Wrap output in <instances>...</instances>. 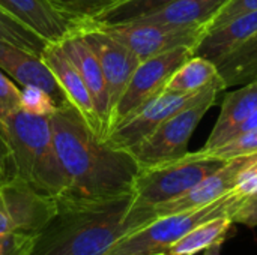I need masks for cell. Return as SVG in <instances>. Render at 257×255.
I'll return each mask as SVG.
<instances>
[{"label":"cell","mask_w":257,"mask_h":255,"mask_svg":"<svg viewBox=\"0 0 257 255\" xmlns=\"http://www.w3.org/2000/svg\"><path fill=\"white\" fill-rule=\"evenodd\" d=\"M51 129L66 179V192L59 201H101L134 192L137 161L130 152L107 144L72 104L59 105Z\"/></svg>","instance_id":"cell-1"},{"label":"cell","mask_w":257,"mask_h":255,"mask_svg":"<svg viewBox=\"0 0 257 255\" xmlns=\"http://www.w3.org/2000/svg\"><path fill=\"white\" fill-rule=\"evenodd\" d=\"M148 224L134 207V192L101 201L57 200V212L36 234L30 255H108Z\"/></svg>","instance_id":"cell-2"},{"label":"cell","mask_w":257,"mask_h":255,"mask_svg":"<svg viewBox=\"0 0 257 255\" xmlns=\"http://www.w3.org/2000/svg\"><path fill=\"white\" fill-rule=\"evenodd\" d=\"M0 131L12 155L15 179L42 195L63 197L66 179L54 147L51 116L17 110L0 117Z\"/></svg>","instance_id":"cell-3"},{"label":"cell","mask_w":257,"mask_h":255,"mask_svg":"<svg viewBox=\"0 0 257 255\" xmlns=\"http://www.w3.org/2000/svg\"><path fill=\"white\" fill-rule=\"evenodd\" d=\"M244 195L235 189L227 195L193 210L172 213L154 219L143 228L122 239L108 255H164L197 225L218 216H230Z\"/></svg>","instance_id":"cell-4"},{"label":"cell","mask_w":257,"mask_h":255,"mask_svg":"<svg viewBox=\"0 0 257 255\" xmlns=\"http://www.w3.org/2000/svg\"><path fill=\"white\" fill-rule=\"evenodd\" d=\"M224 162L202 156L199 152H188L179 159L140 168L134 182V207L152 221L151 210L155 206L181 197Z\"/></svg>","instance_id":"cell-5"},{"label":"cell","mask_w":257,"mask_h":255,"mask_svg":"<svg viewBox=\"0 0 257 255\" xmlns=\"http://www.w3.org/2000/svg\"><path fill=\"white\" fill-rule=\"evenodd\" d=\"M221 90H224L221 86L211 87L200 101L169 117L152 134L130 149L128 152L137 161L139 167L149 168L185 156L197 125L217 102V96Z\"/></svg>","instance_id":"cell-6"},{"label":"cell","mask_w":257,"mask_h":255,"mask_svg":"<svg viewBox=\"0 0 257 255\" xmlns=\"http://www.w3.org/2000/svg\"><path fill=\"white\" fill-rule=\"evenodd\" d=\"M130 48L140 62L158 54L190 47L196 48L206 35L205 26H172L128 21L119 24H93Z\"/></svg>","instance_id":"cell-7"},{"label":"cell","mask_w":257,"mask_h":255,"mask_svg":"<svg viewBox=\"0 0 257 255\" xmlns=\"http://www.w3.org/2000/svg\"><path fill=\"white\" fill-rule=\"evenodd\" d=\"M214 86H221L223 89H226L224 84ZM211 87L199 93H179L164 89L161 93L154 96L137 111L125 117L117 125H114L105 135L104 141L114 149L128 152L142 140H145L149 134H152L169 117L200 101Z\"/></svg>","instance_id":"cell-8"},{"label":"cell","mask_w":257,"mask_h":255,"mask_svg":"<svg viewBox=\"0 0 257 255\" xmlns=\"http://www.w3.org/2000/svg\"><path fill=\"white\" fill-rule=\"evenodd\" d=\"M193 56H196L194 48L181 47V48L158 54L155 57H151L145 62H140V65L134 71L130 83L126 86L125 92L122 93L120 99L117 101L116 107L113 108L108 131L114 125L122 122L125 117H128L130 114L137 111L140 107H143L154 96L161 93L164 90L169 78L173 75V72L182 63L190 60Z\"/></svg>","instance_id":"cell-9"},{"label":"cell","mask_w":257,"mask_h":255,"mask_svg":"<svg viewBox=\"0 0 257 255\" xmlns=\"http://www.w3.org/2000/svg\"><path fill=\"white\" fill-rule=\"evenodd\" d=\"M56 212V198L18 179L0 185V234H38Z\"/></svg>","instance_id":"cell-10"},{"label":"cell","mask_w":257,"mask_h":255,"mask_svg":"<svg viewBox=\"0 0 257 255\" xmlns=\"http://www.w3.org/2000/svg\"><path fill=\"white\" fill-rule=\"evenodd\" d=\"M256 162L257 153L226 161L217 171L206 176L203 180H200L196 186H193L190 191H187L181 197L155 206L151 210L152 221L160 216L203 207V206L227 195L239 185L242 176Z\"/></svg>","instance_id":"cell-11"},{"label":"cell","mask_w":257,"mask_h":255,"mask_svg":"<svg viewBox=\"0 0 257 255\" xmlns=\"http://www.w3.org/2000/svg\"><path fill=\"white\" fill-rule=\"evenodd\" d=\"M80 33L96 54L99 65L102 68L110 96L111 117L113 108L116 107L117 101L125 92L134 71L140 65V60L130 48H126L123 44H120L113 36H110L102 29L93 24H84Z\"/></svg>","instance_id":"cell-12"},{"label":"cell","mask_w":257,"mask_h":255,"mask_svg":"<svg viewBox=\"0 0 257 255\" xmlns=\"http://www.w3.org/2000/svg\"><path fill=\"white\" fill-rule=\"evenodd\" d=\"M0 9L50 44H60L83 29L51 0H0Z\"/></svg>","instance_id":"cell-13"},{"label":"cell","mask_w":257,"mask_h":255,"mask_svg":"<svg viewBox=\"0 0 257 255\" xmlns=\"http://www.w3.org/2000/svg\"><path fill=\"white\" fill-rule=\"evenodd\" d=\"M42 60L47 63L50 71L53 72L57 84L60 86L66 101L72 104L80 114L84 117V120L89 123V126L102 138L104 129L101 125V120L98 117L93 99L90 96L89 89L86 87L80 72L72 65V62L66 57L63 53L60 44H47L42 54Z\"/></svg>","instance_id":"cell-14"},{"label":"cell","mask_w":257,"mask_h":255,"mask_svg":"<svg viewBox=\"0 0 257 255\" xmlns=\"http://www.w3.org/2000/svg\"><path fill=\"white\" fill-rule=\"evenodd\" d=\"M60 47L66 57L77 68L86 87L89 89L105 137L110 125V96L99 60L80 32L62 41Z\"/></svg>","instance_id":"cell-15"},{"label":"cell","mask_w":257,"mask_h":255,"mask_svg":"<svg viewBox=\"0 0 257 255\" xmlns=\"http://www.w3.org/2000/svg\"><path fill=\"white\" fill-rule=\"evenodd\" d=\"M0 69L20 86L44 89L60 105L66 101L53 72L41 56L0 41Z\"/></svg>","instance_id":"cell-16"},{"label":"cell","mask_w":257,"mask_h":255,"mask_svg":"<svg viewBox=\"0 0 257 255\" xmlns=\"http://www.w3.org/2000/svg\"><path fill=\"white\" fill-rule=\"evenodd\" d=\"M257 32V11L241 15L223 27L208 32L194 48V54L218 65Z\"/></svg>","instance_id":"cell-17"},{"label":"cell","mask_w":257,"mask_h":255,"mask_svg":"<svg viewBox=\"0 0 257 255\" xmlns=\"http://www.w3.org/2000/svg\"><path fill=\"white\" fill-rule=\"evenodd\" d=\"M257 108V78L229 93L221 105L220 116L202 150H209L226 143L232 132Z\"/></svg>","instance_id":"cell-18"},{"label":"cell","mask_w":257,"mask_h":255,"mask_svg":"<svg viewBox=\"0 0 257 255\" xmlns=\"http://www.w3.org/2000/svg\"><path fill=\"white\" fill-rule=\"evenodd\" d=\"M229 0H176L161 11L133 21L172 24V26H206Z\"/></svg>","instance_id":"cell-19"},{"label":"cell","mask_w":257,"mask_h":255,"mask_svg":"<svg viewBox=\"0 0 257 255\" xmlns=\"http://www.w3.org/2000/svg\"><path fill=\"white\" fill-rule=\"evenodd\" d=\"M214 84H224L217 65L205 57L193 56L173 72L164 89L179 93H199Z\"/></svg>","instance_id":"cell-20"},{"label":"cell","mask_w":257,"mask_h":255,"mask_svg":"<svg viewBox=\"0 0 257 255\" xmlns=\"http://www.w3.org/2000/svg\"><path fill=\"white\" fill-rule=\"evenodd\" d=\"M232 227L233 222L230 216H218L211 221H206L193 228L190 233H187L181 240H178L167 254L197 255L205 252L218 242H226Z\"/></svg>","instance_id":"cell-21"},{"label":"cell","mask_w":257,"mask_h":255,"mask_svg":"<svg viewBox=\"0 0 257 255\" xmlns=\"http://www.w3.org/2000/svg\"><path fill=\"white\" fill-rule=\"evenodd\" d=\"M227 87L244 86L257 78V32L238 50L217 65Z\"/></svg>","instance_id":"cell-22"},{"label":"cell","mask_w":257,"mask_h":255,"mask_svg":"<svg viewBox=\"0 0 257 255\" xmlns=\"http://www.w3.org/2000/svg\"><path fill=\"white\" fill-rule=\"evenodd\" d=\"M176 0H119L93 21L86 24H119L161 11ZM84 26V24H83Z\"/></svg>","instance_id":"cell-23"},{"label":"cell","mask_w":257,"mask_h":255,"mask_svg":"<svg viewBox=\"0 0 257 255\" xmlns=\"http://www.w3.org/2000/svg\"><path fill=\"white\" fill-rule=\"evenodd\" d=\"M0 41L14 44L23 50H27L33 54L41 56L45 45L48 44L29 27L8 15L0 9Z\"/></svg>","instance_id":"cell-24"},{"label":"cell","mask_w":257,"mask_h":255,"mask_svg":"<svg viewBox=\"0 0 257 255\" xmlns=\"http://www.w3.org/2000/svg\"><path fill=\"white\" fill-rule=\"evenodd\" d=\"M202 156L221 159V161H230L239 156H247L257 153V128L245 131L242 134H238L223 143L221 146L209 150H197Z\"/></svg>","instance_id":"cell-25"},{"label":"cell","mask_w":257,"mask_h":255,"mask_svg":"<svg viewBox=\"0 0 257 255\" xmlns=\"http://www.w3.org/2000/svg\"><path fill=\"white\" fill-rule=\"evenodd\" d=\"M60 11L78 23L86 24L116 5L119 0H51Z\"/></svg>","instance_id":"cell-26"},{"label":"cell","mask_w":257,"mask_h":255,"mask_svg":"<svg viewBox=\"0 0 257 255\" xmlns=\"http://www.w3.org/2000/svg\"><path fill=\"white\" fill-rule=\"evenodd\" d=\"M59 104L44 89L35 86H24L21 89L20 110L36 116H53Z\"/></svg>","instance_id":"cell-27"},{"label":"cell","mask_w":257,"mask_h":255,"mask_svg":"<svg viewBox=\"0 0 257 255\" xmlns=\"http://www.w3.org/2000/svg\"><path fill=\"white\" fill-rule=\"evenodd\" d=\"M254 11H257V0H229L218 11V14L205 26L206 33L217 30V29L223 27L224 24L230 23L232 20H235L241 15L254 12Z\"/></svg>","instance_id":"cell-28"},{"label":"cell","mask_w":257,"mask_h":255,"mask_svg":"<svg viewBox=\"0 0 257 255\" xmlns=\"http://www.w3.org/2000/svg\"><path fill=\"white\" fill-rule=\"evenodd\" d=\"M21 89L0 69V117L20 110Z\"/></svg>","instance_id":"cell-29"},{"label":"cell","mask_w":257,"mask_h":255,"mask_svg":"<svg viewBox=\"0 0 257 255\" xmlns=\"http://www.w3.org/2000/svg\"><path fill=\"white\" fill-rule=\"evenodd\" d=\"M36 234H0V255H30Z\"/></svg>","instance_id":"cell-30"},{"label":"cell","mask_w":257,"mask_h":255,"mask_svg":"<svg viewBox=\"0 0 257 255\" xmlns=\"http://www.w3.org/2000/svg\"><path fill=\"white\" fill-rule=\"evenodd\" d=\"M233 224H242L245 227H257V191L251 195L244 197L235 212L230 215Z\"/></svg>","instance_id":"cell-31"},{"label":"cell","mask_w":257,"mask_h":255,"mask_svg":"<svg viewBox=\"0 0 257 255\" xmlns=\"http://www.w3.org/2000/svg\"><path fill=\"white\" fill-rule=\"evenodd\" d=\"M15 180V167L9 146L0 131V183H8Z\"/></svg>","instance_id":"cell-32"},{"label":"cell","mask_w":257,"mask_h":255,"mask_svg":"<svg viewBox=\"0 0 257 255\" xmlns=\"http://www.w3.org/2000/svg\"><path fill=\"white\" fill-rule=\"evenodd\" d=\"M223 246H224V242H218L217 245L211 246L209 249H206L203 255H221V251H223ZM169 255V254H164Z\"/></svg>","instance_id":"cell-33"},{"label":"cell","mask_w":257,"mask_h":255,"mask_svg":"<svg viewBox=\"0 0 257 255\" xmlns=\"http://www.w3.org/2000/svg\"><path fill=\"white\" fill-rule=\"evenodd\" d=\"M0 185H2V183H0Z\"/></svg>","instance_id":"cell-34"}]
</instances>
